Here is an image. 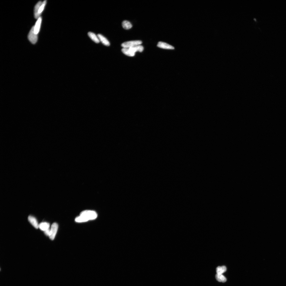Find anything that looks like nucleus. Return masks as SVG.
<instances>
[{"label":"nucleus","instance_id":"1","mask_svg":"<svg viewBox=\"0 0 286 286\" xmlns=\"http://www.w3.org/2000/svg\"><path fill=\"white\" fill-rule=\"evenodd\" d=\"M243 103L248 108L258 113H267L271 105L277 103L283 105L286 101V93L280 90L260 96H246Z\"/></svg>","mask_w":286,"mask_h":286},{"label":"nucleus","instance_id":"2","mask_svg":"<svg viewBox=\"0 0 286 286\" xmlns=\"http://www.w3.org/2000/svg\"><path fill=\"white\" fill-rule=\"evenodd\" d=\"M283 87L284 84L280 81L259 82L245 87L243 93L246 96H260L280 90Z\"/></svg>","mask_w":286,"mask_h":286},{"label":"nucleus","instance_id":"3","mask_svg":"<svg viewBox=\"0 0 286 286\" xmlns=\"http://www.w3.org/2000/svg\"><path fill=\"white\" fill-rule=\"evenodd\" d=\"M56 76L60 84L66 88L74 84L76 76L75 69L69 65L67 52L60 60L56 70Z\"/></svg>","mask_w":286,"mask_h":286},{"label":"nucleus","instance_id":"4","mask_svg":"<svg viewBox=\"0 0 286 286\" xmlns=\"http://www.w3.org/2000/svg\"><path fill=\"white\" fill-rule=\"evenodd\" d=\"M84 37L83 34H79L72 45L68 53L69 65L74 69L79 63L82 48H83Z\"/></svg>","mask_w":286,"mask_h":286},{"label":"nucleus","instance_id":"5","mask_svg":"<svg viewBox=\"0 0 286 286\" xmlns=\"http://www.w3.org/2000/svg\"><path fill=\"white\" fill-rule=\"evenodd\" d=\"M86 4L83 3H78L71 11L68 17V33L72 38H76L81 33L77 28V22L79 16L83 11Z\"/></svg>","mask_w":286,"mask_h":286},{"label":"nucleus","instance_id":"6","mask_svg":"<svg viewBox=\"0 0 286 286\" xmlns=\"http://www.w3.org/2000/svg\"><path fill=\"white\" fill-rule=\"evenodd\" d=\"M195 73L199 82L207 89L213 93H218L220 90V87L217 80L206 71L198 67L195 69Z\"/></svg>","mask_w":286,"mask_h":286},{"label":"nucleus","instance_id":"7","mask_svg":"<svg viewBox=\"0 0 286 286\" xmlns=\"http://www.w3.org/2000/svg\"><path fill=\"white\" fill-rule=\"evenodd\" d=\"M178 74L188 84L193 87H197L199 84V81L195 73L186 65L178 64L176 67Z\"/></svg>","mask_w":286,"mask_h":286},{"label":"nucleus","instance_id":"8","mask_svg":"<svg viewBox=\"0 0 286 286\" xmlns=\"http://www.w3.org/2000/svg\"><path fill=\"white\" fill-rule=\"evenodd\" d=\"M245 54L251 59H257L264 54V50L262 46L254 41H249L244 46Z\"/></svg>","mask_w":286,"mask_h":286},{"label":"nucleus","instance_id":"9","mask_svg":"<svg viewBox=\"0 0 286 286\" xmlns=\"http://www.w3.org/2000/svg\"><path fill=\"white\" fill-rule=\"evenodd\" d=\"M93 7V2L89 1L86 4L85 7L83 12L80 14L78 22L77 28L79 32L80 33L82 28H83L85 24L87 21L89 17V14L91 12L92 8Z\"/></svg>","mask_w":286,"mask_h":286}]
</instances>
